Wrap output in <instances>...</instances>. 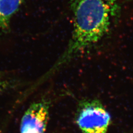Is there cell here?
Listing matches in <instances>:
<instances>
[{
  "instance_id": "6da1fadb",
  "label": "cell",
  "mask_w": 133,
  "mask_h": 133,
  "mask_svg": "<svg viewBox=\"0 0 133 133\" xmlns=\"http://www.w3.org/2000/svg\"><path fill=\"white\" fill-rule=\"evenodd\" d=\"M74 30L65 52L55 65L66 63L82 49L97 43L109 29L118 11L117 0H71Z\"/></svg>"
},
{
  "instance_id": "7a4b0ae2",
  "label": "cell",
  "mask_w": 133,
  "mask_h": 133,
  "mask_svg": "<svg viewBox=\"0 0 133 133\" xmlns=\"http://www.w3.org/2000/svg\"><path fill=\"white\" fill-rule=\"evenodd\" d=\"M76 121L82 133H107L110 116L100 101L85 100L78 106Z\"/></svg>"
},
{
  "instance_id": "8992f818",
  "label": "cell",
  "mask_w": 133,
  "mask_h": 133,
  "mask_svg": "<svg viewBox=\"0 0 133 133\" xmlns=\"http://www.w3.org/2000/svg\"><path fill=\"white\" fill-rule=\"evenodd\" d=\"M1 76H2V74L0 72V79L1 78Z\"/></svg>"
},
{
  "instance_id": "3957f363",
  "label": "cell",
  "mask_w": 133,
  "mask_h": 133,
  "mask_svg": "<svg viewBox=\"0 0 133 133\" xmlns=\"http://www.w3.org/2000/svg\"><path fill=\"white\" fill-rule=\"evenodd\" d=\"M49 105L42 100L34 103L21 119L20 133H44L49 118Z\"/></svg>"
},
{
  "instance_id": "5b68a950",
  "label": "cell",
  "mask_w": 133,
  "mask_h": 133,
  "mask_svg": "<svg viewBox=\"0 0 133 133\" xmlns=\"http://www.w3.org/2000/svg\"><path fill=\"white\" fill-rule=\"evenodd\" d=\"M8 86V83L6 81H0V93L5 89Z\"/></svg>"
},
{
  "instance_id": "277c9868",
  "label": "cell",
  "mask_w": 133,
  "mask_h": 133,
  "mask_svg": "<svg viewBox=\"0 0 133 133\" xmlns=\"http://www.w3.org/2000/svg\"><path fill=\"white\" fill-rule=\"evenodd\" d=\"M23 0H0V29L9 26L12 16L19 10Z\"/></svg>"
}]
</instances>
